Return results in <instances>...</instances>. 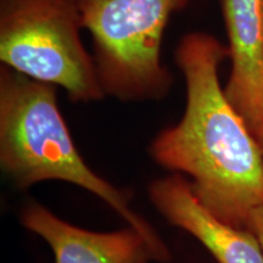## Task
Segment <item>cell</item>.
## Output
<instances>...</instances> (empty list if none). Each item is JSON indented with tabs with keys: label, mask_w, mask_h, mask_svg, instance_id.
<instances>
[{
	"label": "cell",
	"mask_w": 263,
	"mask_h": 263,
	"mask_svg": "<svg viewBox=\"0 0 263 263\" xmlns=\"http://www.w3.org/2000/svg\"><path fill=\"white\" fill-rule=\"evenodd\" d=\"M150 200L167 221L195 236L218 263H263L256 236L210 212L183 177L176 174L154 182Z\"/></svg>",
	"instance_id": "cell-6"
},
{
	"label": "cell",
	"mask_w": 263,
	"mask_h": 263,
	"mask_svg": "<svg viewBox=\"0 0 263 263\" xmlns=\"http://www.w3.org/2000/svg\"><path fill=\"white\" fill-rule=\"evenodd\" d=\"M82 28L78 0H0V61L64 88L77 103L101 100L106 95Z\"/></svg>",
	"instance_id": "cell-4"
},
{
	"label": "cell",
	"mask_w": 263,
	"mask_h": 263,
	"mask_svg": "<svg viewBox=\"0 0 263 263\" xmlns=\"http://www.w3.org/2000/svg\"><path fill=\"white\" fill-rule=\"evenodd\" d=\"M232 62L229 103L263 149V0H221Z\"/></svg>",
	"instance_id": "cell-5"
},
{
	"label": "cell",
	"mask_w": 263,
	"mask_h": 263,
	"mask_svg": "<svg viewBox=\"0 0 263 263\" xmlns=\"http://www.w3.org/2000/svg\"><path fill=\"white\" fill-rule=\"evenodd\" d=\"M192 0H78L99 82L121 101L161 100L173 87L162 62L163 34Z\"/></svg>",
	"instance_id": "cell-3"
},
{
	"label": "cell",
	"mask_w": 263,
	"mask_h": 263,
	"mask_svg": "<svg viewBox=\"0 0 263 263\" xmlns=\"http://www.w3.org/2000/svg\"><path fill=\"white\" fill-rule=\"evenodd\" d=\"M58 87L0 67V164L21 188L43 180L76 184L104 200L146 240L155 261L170 251L156 230L132 210L128 196L85 163L59 110Z\"/></svg>",
	"instance_id": "cell-2"
},
{
	"label": "cell",
	"mask_w": 263,
	"mask_h": 263,
	"mask_svg": "<svg viewBox=\"0 0 263 263\" xmlns=\"http://www.w3.org/2000/svg\"><path fill=\"white\" fill-rule=\"evenodd\" d=\"M227 58L228 48L209 33L180 39L174 60L185 81V111L153 140L150 155L192 177L197 200L221 221L248 229L252 211L263 205V149L219 82Z\"/></svg>",
	"instance_id": "cell-1"
},
{
	"label": "cell",
	"mask_w": 263,
	"mask_h": 263,
	"mask_svg": "<svg viewBox=\"0 0 263 263\" xmlns=\"http://www.w3.org/2000/svg\"><path fill=\"white\" fill-rule=\"evenodd\" d=\"M248 229L256 236L263 252V205L252 211L249 219Z\"/></svg>",
	"instance_id": "cell-8"
},
{
	"label": "cell",
	"mask_w": 263,
	"mask_h": 263,
	"mask_svg": "<svg viewBox=\"0 0 263 263\" xmlns=\"http://www.w3.org/2000/svg\"><path fill=\"white\" fill-rule=\"evenodd\" d=\"M21 221L45 240L57 263H147L154 259L146 240L136 229L98 233L62 221L38 203L26 207Z\"/></svg>",
	"instance_id": "cell-7"
}]
</instances>
